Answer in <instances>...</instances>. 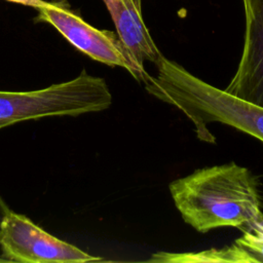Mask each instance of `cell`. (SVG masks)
Listing matches in <instances>:
<instances>
[{
    "mask_svg": "<svg viewBox=\"0 0 263 263\" xmlns=\"http://www.w3.org/2000/svg\"><path fill=\"white\" fill-rule=\"evenodd\" d=\"M112 95L104 78L85 70L74 79L28 91L0 90V129L51 116H78L109 108Z\"/></svg>",
    "mask_w": 263,
    "mask_h": 263,
    "instance_id": "cell-3",
    "label": "cell"
},
{
    "mask_svg": "<svg viewBox=\"0 0 263 263\" xmlns=\"http://www.w3.org/2000/svg\"><path fill=\"white\" fill-rule=\"evenodd\" d=\"M147 262L155 263H256L255 259L236 243L222 249H210L197 253H165L153 254Z\"/></svg>",
    "mask_w": 263,
    "mask_h": 263,
    "instance_id": "cell-8",
    "label": "cell"
},
{
    "mask_svg": "<svg viewBox=\"0 0 263 263\" xmlns=\"http://www.w3.org/2000/svg\"><path fill=\"white\" fill-rule=\"evenodd\" d=\"M246 31L237 70L224 89L263 108V0H242Z\"/></svg>",
    "mask_w": 263,
    "mask_h": 263,
    "instance_id": "cell-6",
    "label": "cell"
},
{
    "mask_svg": "<svg viewBox=\"0 0 263 263\" xmlns=\"http://www.w3.org/2000/svg\"><path fill=\"white\" fill-rule=\"evenodd\" d=\"M10 211V209L8 208L7 203L3 200V198L0 196V227H1V223L5 217V215Z\"/></svg>",
    "mask_w": 263,
    "mask_h": 263,
    "instance_id": "cell-11",
    "label": "cell"
},
{
    "mask_svg": "<svg viewBox=\"0 0 263 263\" xmlns=\"http://www.w3.org/2000/svg\"><path fill=\"white\" fill-rule=\"evenodd\" d=\"M168 189L184 222L201 233L225 226L246 232L263 217L256 178L235 162L197 170Z\"/></svg>",
    "mask_w": 263,
    "mask_h": 263,
    "instance_id": "cell-1",
    "label": "cell"
},
{
    "mask_svg": "<svg viewBox=\"0 0 263 263\" xmlns=\"http://www.w3.org/2000/svg\"><path fill=\"white\" fill-rule=\"evenodd\" d=\"M0 246L2 257L13 262L82 263L103 260L57 238L25 215L16 214L11 210L1 223Z\"/></svg>",
    "mask_w": 263,
    "mask_h": 263,
    "instance_id": "cell-5",
    "label": "cell"
},
{
    "mask_svg": "<svg viewBox=\"0 0 263 263\" xmlns=\"http://www.w3.org/2000/svg\"><path fill=\"white\" fill-rule=\"evenodd\" d=\"M116 27L117 35L139 71L146 75L144 62L158 66L162 53L154 43L141 13V0H103Z\"/></svg>",
    "mask_w": 263,
    "mask_h": 263,
    "instance_id": "cell-7",
    "label": "cell"
},
{
    "mask_svg": "<svg viewBox=\"0 0 263 263\" xmlns=\"http://www.w3.org/2000/svg\"><path fill=\"white\" fill-rule=\"evenodd\" d=\"M36 21L50 24L75 48L90 59L111 67L126 69L138 81L143 75L133 61L132 55L121 42L119 36L112 31L99 30L68 8L66 2H51L50 5L37 8Z\"/></svg>",
    "mask_w": 263,
    "mask_h": 263,
    "instance_id": "cell-4",
    "label": "cell"
},
{
    "mask_svg": "<svg viewBox=\"0 0 263 263\" xmlns=\"http://www.w3.org/2000/svg\"><path fill=\"white\" fill-rule=\"evenodd\" d=\"M156 67L157 75L151 76L147 73L142 81L145 89L161 102L181 110L193 123L200 141L215 143L216 138L206 124L219 122L263 142L262 107L214 87L164 57Z\"/></svg>",
    "mask_w": 263,
    "mask_h": 263,
    "instance_id": "cell-2",
    "label": "cell"
},
{
    "mask_svg": "<svg viewBox=\"0 0 263 263\" xmlns=\"http://www.w3.org/2000/svg\"><path fill=\"white\" fill-rule=\"evenodd\" d=\"M0 262H9V261L3 257H0Z\"/></svg>",
    "mask_w": 263,
    "mask_h": 263,
    "instance_id": "cell-12",
    "label": "cell"
},
{
    "mask_svg": "<svg viewBox=\"0 0 263 263\" xmlns=\"http://www.w3.org/2000/svg\"><path fill=\"white\" fill-rule=\"evenodd\" d=\"M12 3H17V4H22V5H26V6H31L34 8H39V7H43V6H47L50 5L51 2H47L44 0H6Z\"/></svg>",
    "mask_w": 263,
    "mask_h": 263,
    "instance_id": "cell-10",
    "label": "cell"
},
{
    "mask_svg": "<svg viewBox=\"0 0 263 263\" xmlns=\"http://www.w3.org/2000/svg\"><path fill=\"white\" fill-rule=\"evenodd\" d=\"M235 243L246 250L256 263H263V217L253 228L242 232Z\"/></svg>",
    "mask_w": 263,
    "mask_h": 263,
    "instance_id": "cell-9",
    "label": "cell"
}]
</instances>
